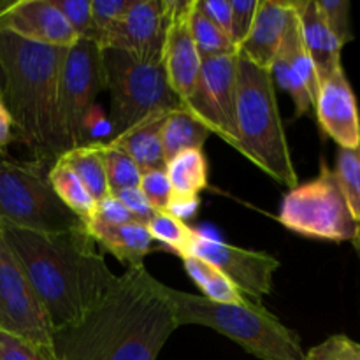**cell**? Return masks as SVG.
I'll use <instances>...</instances> for the list:
<instances>
[{
	"mask_svg": "<svg viewBox=\"0 0 360 360\" xmlns=\"http://www.w3.org/2000/svg\"><path fill=\"white\" fill-rule=\"evenodd\" d=\"M67 23L79 37L94 39L95 30L91 23V0H51Z\"/></svg>",
	"mask_w": 360,
	"mask_h": 360,
	"instance_id": "e575fe53",
	"label": "cell"
},
{
	"mask_svg": "<svg viewBox=\"0 0 360 360\" xmlns=\"http://www.w3.org/2000/svg\"><path fill=\"white\" fill-rule=\"evenodd\" d=\"M234 116V150L281 185L297 186V172L281 123L273 76L241 56H238L236 74Z\"/></svg>",
	"mask_w": 360,
	"mask_h": 360,
	"instance_id": "3957f363",
	"label": "cell"
},
{
	"mask_svg": "<svg viewBox=\"0 0 360 360\" xmlns=\"http://www.w3.org/2000/svg\"><path fill=\"white\" fill-rule=\"evenodd\" d=\"M271 76H273L274 83H278V86L283 88L294 98L297 116L309 115L315 109V102H313L308 88H306L304 81L297 76V72L288 65V62L280 53H278L276 60H274L273 67H271Z\"/></svg>",
	"mask_w": 360,
	"mask_h": 360,
	"instance_id": "1f68e13d",
	"label": "cell"
},
{
	"mask_svg": "<svg viewBox=\"0 0 360 360\" xmlns=\"http://www.w3.org/2000/svg\"><path fill=\"white\" fill-rule=\"evenodd\" d=\"M0 32L55 48H70L81 39L51 0H13L0 14Z\"/></svg>",
	"mask_w": 360,
	"mask_h": 360,
	"instance_id": "9a60e30c",
	"label": "cell"
},
{
	"mask_svg": "<svg viewBox=\"0 0 360 360\" xmlns=\"http://www.w3.org/2000/svg\"><path fill=\"white\" fill-rule=\"evenodd\" d=\"M0 231L41 301L53 336L83 322L118 278L86 227L35 232L0 225Z\"/></svg>",
	"mask_w": 360,
	"mask_h": 360,
	"instance_id": "6da1fadb",
	"label": "cell"
},
{
	"mask_svg": "<svg viewBox=\"0 0 360 360\" xmlns=\"http://www.w3.org/2000/svg\"><path fill=\"white\" fill-rule=\"evenodd\" d=\"M210 130L186 108L167 112L162 125V148L165 162L186 150H202Z\"/></svg>",
	"mask_w": 360,
	"mask_h": 360,
	"instance_id": "7402d4cb",
	"label": "cell"
},
{
	"mask_svg": "<svg viewBox=\"0 0 360 360\" xmlns=\"http://www.w3.org/2000/svg\"><path fill=\"white\" fill-rule=\"evenodd\" d=\"M334 176L354 220L360 221V146L340 148Z\"/></svg>",
	"mask_w": 360,
	"mask_h": 360,
	"instance_id": "f546056e",
	"label": "cell"
},
{
	"mask_svg": "<svg viewBox=\"0 0 360 360\" xmlns=\"http://www.w3.org/2000/svg\"><path fill=\"white\" fill-rule=\"evenodd\" d=\"M192 7L193 0H169V23L162 51L169 84L183 104L192 95L202 62L190 30Z\"/></svg>",
	"mask_w": 360,
	"mask_h": 360,
	"instance_id": "5bb4252c",
	"label": "cell"
},
{
	"mask_svg": "<svg viewBox=\"0 0 360 360\" xmlns=\"http://www.w3.org/2000/svg\"><path fill=\"white\" fill-rule=\"evenodd\" d=\"M105 90L111 98L109 139L150 116L185 108L174 94L162 62H146L122 49H102Z\"/></svg>",
	"mask_w": 360,
	"mask_h": 360,
	"instance_id": "8992f818",
	"label": "cell"
},
{
	"mask_svg": "<svg viewBox=\"0 0 360 360\" xmlns=\"http://www.w3.org/2000/svg\"><path fill=\"white\" fill-rule=\"evenodd\" d=\"M280 55L287 60L288 65H290L292 69L297 72V76L304 81L313 102H316V95H319V90H320V79H319V74H316L315 63H313L311 56H309V53L306 51L304 42H302L301 28H299V18H297V13H295L294 6H292L290 20H288L283 42H281Z\"/></svg>",
	"mask_w": 360,
	"mask_h": 360,
	"instance_id": "4316f807",
	"label": "cell"
},
{
	"mask_svg": "<svg viewBox=\"0 0 360 360\" xmlns=\"http://www.w3.org/2000/svg\"><path fill=\"white\" fill-rule=\"evenodd\" d=\"M69 48L39 44L11 32H0L2 101L14 123V134L35 160L58 158L56 91L63 56Z\"/></svg>",
	"mask_w": 360,
	"mask_h": 360,
	"instance_id": "7a4b0ae2",
	"label": "cell"
},
{
	"mask_svg": "<svg viewBox=\"0 0 360 360\" xmlns=\"http://www.w3.org/2000/svg\"><path fill=\"white\" fill-rule=\"evenodd\" d=\"M290 14V0H259L255 20L250 34L238 48V56L271 72V67L280 53Z\"/></svg>",
	"mask_w": 360,
	"mask_h": 360,
	"instance_id": "ac0fdd59",
	"label": "cell"
},
{
	"mask_svg": "<svg viewBox=\"0 0 360 360\" xmlns=\"http://www.w3.org/2000/svg\"><path fill=\"white\" fill-rule=\"evenodd\" d=\"M13 139H14L13 118H11L4 101L0 98V150L7 148V144L13 143Z\"/></svg>",
	"mask_w": 360,
	"mask_h": 360,
	"instance_id": "ee69618b",
	"label": "cell"
},
{
	"mask_svg": "<svg viewBox=\"0 0 360 360\" xmlns=\"http://www.w3.org/2000/svg\"><path fill=\"white\" fill-rule=\"evenodd\" d=\"M146 229L153 241H160L178 257L188 253L190 243L195 234L193 229H190L185 221L176 218L169 211H157L146 224Z\"/></svg>",
	"mask_w": 360,
	"mask_h": 360,
	"instance_id": "4dcf8cb0",
	"label": "cell"
},
{
	"mask_svg": "<svg viewBox=\"0 0 360 360\" xmlns=\"http://www.w3.org/2000/svg\"><path fill=\"white\" fill-rule=\"evenodd\" d=\"M11 4H13V0H0V14H2ZM2 90H4V74H2V69H0V97H2Z\"/></svg>",
	"mask_w": 360,
	"mask_h": 360,
	"instance_id": "f6af8a7d",
	"label": "cell"
},
{
	"mask_svg": "<svg viewBox=\"0 0 360 360\" xmlns=\"http://www.w3.org/2000/svg\"><path fill=\"white\" fill-rule=\"evenodd\" d=\"M236 74L238 53L200 62L199 76L185 108L218 137L236 146Z\"/></svg>",
	"mask_w": 360,
	"mask_h": 360,
	"instance_id": "8fae6325",
	"label": "cell"
},
{
	"mask_svg": "<svg viewBox=\"0 0 360 360\" xmlns=\"http://www.w3.org/2000/svg\"><path fill=\"white\" fill-rule=\"evenodd\" d=\"M139 188L157 211H167L172 199V186L165 169H153L141 176Z\"/></svg>",
	"mask_w": 360,
	"mask_h": 360,
	"instance_id": "d590c367",
	"label": "cell"
},
{
	"mask_svg": "<svg viewBox=\"0 0 360 360\" xmlns=\"http://www.w3.org/2000/svg\"><path fill=\"white\" fill-rule=\"evenodd\" d=\"M186 255H195L213 264L246 299L257 304H262L264 295L273 292L274 274L280 267V260L269 253L239 248L197 231Z\"/></svg>",
	"mask_w": 360,
	"mask_h": 360,
	"instance_id": "7c38bea8",
	"label": "cell"
},
{
	"mask_svg": "<svg viewBox=\"0 0 360 360\" xmlns=\"http://www.w3.org/2000/svg\"><path fill=\"white\" fill-rule=\"evenodd\" d=\"M84 227L97 241V245L125 264L127 269L141 266L153 243L146 225L139 221H130L125 225H105L90 220L84 224Z\"/></svg>",
	"mask_w": 360,
	"mask_h": 360,
	"instance_id": "ffe728a7",
	"label": "cell"
},
{
	"mask_svg": "<svg viewBox=\"0 0 360 360\" xmlns=\"http://www.w3.org/2000/svg\"><path fill=\"white\" fill-rule=\"evenodd\" d=\"M278 220L295 234L333 243L352 241L357 231L334 171L323 160L315 179L294 186L285 195Z\"/></svg>",
	"mask_w": 360,
	"mask_h": 360,
	"instance_id": "9c48e42d",
	"label": "cell"
},
{
	"mask_svg": "<svg viewBox=\"0 0 360 360\" xmlns=\"http://www.w3.org/2000/svg\"><path fill=\"white\" fill-rule=\"evenodd\" d=\"M172 197H199L207 186V162L202 150H186L165 164Z\"/></svg>",
	"mask_w": 360,
	"mask_h": 360,
	"instance_id": "d4e9b609",
	"label": "cell"
},
{
	"mask_svg": "<svg viewBox=\"0 0 360 360\" xmlns=\"http://www.w3.org/2000/svg\"><path fill=\"white\" fill-rule=\"evenodd\" d=\"M165 116L167 112L150 116L122 136L108 141L122 148L143 172L165 169L167 162H165L164 148H162V125H164Z\"/></svg>",
	"mask_w": 360,
	"mask_h": 360,
	"instance_id": "44dd1931",
	"label": "cell"
},
{
	"mask_svg": "<svg viewBox=\"0 0 360 360\" xmlns=\"http://www.w3.org/2000/svg\"><path fill=\"white\" fill-rule=\"evenodd\" d=\"M186 274L202 292V297L218 304H245L248 299L234 287L218 267L195 255H181Z\"/></svg>",
	"mask_w": 360,
	"mask_h": 360,
	"instance_id": "cb8c5ba5",
	"label": "cell"
},
{
	"mask_svg": "<svg viewBox=\"0 0 360 360\" xmlns=\"http://www.w3.org/2000/svg\"><path fill=\"white\" fill-rule=\"evenodd\" d=\"M169 0H132L122 18L98 41L102 49H122L146 62H162Z\"/></svg>",
	"mask_w": 360,
	"mask_h": 360,
	"instance_id": "4fadbf2b",
	"label": "cell"
},
{
	"mask_svg": "<svg viewBox=\"0 0 360 360\" xmlns=\"http://www.w3.org/2000/svg\"><path fill=\"white\" fill-rule=\"evenodd\" d=\"M190 30H192L193 42L197 46V51H199L200 60L211 58V56L218 55H231L236 51V46L232 42L231 35L225 34L224 30L217 27L214 23H211L195 6V0H193L192 7V16H190Z\"/></svg>",
	"mask_w": 360,
	"mask_h": 360,
	"instance_id": "83f0119b",
	"label": "cell"
},
{
	"mask_svg": "<svg viewBox=\"0 0 360 360\" xmlns=\"http://www.w3.org/2000/svg\"><path fill=\"white\" fill-rule=\"evenodd\" d=\"M199 202V197H172L171 202H169L167 211L171 214H174L176 218L185 221L186 218L193 217V214L197 213Z\"/></svg>",
	"mask_w": 360,
	"mask_h": 360,
	"instance_id": "7bdbcfd3",
	"label": "cell"
},
{
	"mask_svg": "<svg viewBox=\"0 0 360 360\" xmlns=\"http://www.w3.org/2000/svg\"><path fill=\"white\" fill-rule=\"evenodd\" d=\"M60 157L69 164L74 174L79 178L84 188L91 195L95 202L108 197L109 185L108 176H105V165L104 157H102V143L101 141H94V143H84L81 146L74 148V150L65 151Z\"/></svg>",
	"mask_w": 360,
	"mask_h": 360,
	"instance_id": "603a6c76",
	"label": "cell"
},
{
	"mask_svg": "<svg viewBox=\"0 0 360 360\" xmlns=\"http://www.w3.org/2000/svg\"><path fill=\"white\" fill-rule=\"evenodd\" d=\"M0 360H58L55 347L34 343L0 330Z\"/></svg>",
	"mask_w": 360,
	"mask_h": 360,
	"instance_id": "d6a6232c",
	"label": "cell"
},
{
	"mask_svg": "<svg viewBox=\"0 0 360 360\" xmlns=\"http://www.w3.org/2000/svg\"><path fill=\"white\" fill-rule=\"evenodd\" d=\"M0 330L55 347L53 329L41 301L0 231Z\"/></svg>",
	"mask_w": 360,
	"mask_h": 360,
	"instance_id": "30bf717a",
	"label": "cell"
},
{
	"mask_svg": "<svg viewBox=\"0 0 360 360\" xmlns=\"http://www.w3.org/2000/svg\"><path fill=\"white\" fill-rule=\"evenodd\" d=\"M308 359L360 360V345L347 336H330L319 347L308 352Z\"/></svg>",
	"mask_w": 360,
	"mask_h": 360,
	"instance_id": "74e56055",
	"label": "cell"
},
{
	"mask_svg": "<svg viewBox=\"0 0 360 360\" xmlns=\"http://www.w3.org/2000/svg\"><path fill=\"white\" fill-rule=\"evenodd\" d=\"M316 120L323 132L336 141L340 148L360 146V118L354 90L343 72V67L320 83L315 102Z\"/></svg>",
	"mask_w": 360,
	"mask_h": 360,
	"instance_id": "e0dca14e",
	"label": "cell"
},
{
	"mask_svg": "<svg viewBox=\"0 0 360 360\" xmlns=\"http://www.w3.org/2000/svg\"><path fill=\"white\" fill-rule=\"evenodd\" d=\"M132 0H91V23L95 30V41H101L102 35L125 14Z\"/></svg>",
	"mask_w": 360,
	"mask_h": 360,
	"instance_id": "8d00e7d4",
	"label": "cell"
},
{
	"mask_svg": "<svg viewBox=\"0 0 360 360\" xmlns=\"http://www.w3.org/2000/svg\"><path fill=\"white\" fill-rule=\"evenodd\" d=\"M0 225L35 232H63L84 227L53 192L46 162L0 158Z\"/></svg>",
	"mask_w": 360,
	"mask_h": 360,
	"instance_id": "52a82bcc",
	"label": "cell"
},
{
	"mask_svg": "<svg viewBox=\"0 0 360 360\" xmlns=\"http://www.w3.org/2000/svg\"><path fill=\"white\" fill-rule=\"evenodd\" d=\"M316 6L341 46L354 39L350 28V2L348 0H316Z\"/></svg>",
	"mask_w": 360,
	"mask_h": 360,
	"instance_id": "836d02e7",
	"label": "cell"
},
{
	"mask_svg": "<svg viewBox=\"0 0 360 360\" xmlns=\"http://www.w3.org/2000/svg\"><path fill=\"white\" fill-rule=\"evenodd\" d=\"M160 281L144 264L129 267L111 290L76 327L56 333L53 345L58 360H105L118 348L158 290Z\"/></svg>",
	"mask_w": 360,
	"mask_h": 360,
	"instance_id": "5b68a950",
	"label": "cell"
},
{
	"mask_svg": "<svg viewBox=\"0 0 360 360\" xmlns=\"http://www.w3.org/2000/svg\"><path fill=\"white\" fill-rule=\"evenodd\" d=\"M105 88L102 48L81 37L67 49L56 91V146L58 157L86 143V120L95 98Z\"/></svg>",
	"mask_w": 360,
	"mask_h": 360,
	"instance_id": "ba28073f",
	"label": "cell"
},
{
	"mask_svg": "<svg viewBox=\"0 0 360 360\" xmlns=\"http://www.w3.org/2000/svg\"><path fill=\"white\" fill-rule=\"evenodd\" d=\"M299 18V28L304 42L306 51L315 63L320 83L341 69V49L343 46L330 32L329 25L323 20L316 0H292Z\"/></svg>",
	"mask_w": 360,
	"mask_h": 360,
	"instance_id": "d6986e66",
	"label": "cell"
},
{
	"mask_svg": "<svg viewBox=\"0 0 360 360\" xmlns=\"http://www.w3.org/2000/svg\"><path fill=\"white\" fill-rule=\"evenodd\" d=\"M101 143L109 192L116 193L120 190L137 188L141 183V176H143L139 165L111 141H101Z\"/></svg>",
	"mask_w": 360,
	"mask_h": 360,
	"instance_id": "f1b7e54d",
	"label": "cell"
},
{
	"mask_svg": "<svg viewBox=\"0 0 360 360\" xmlns=\"http://www.w3.org/2000/svg\"><path fill=\"white\" fill-rule=\"evenodd\" d=\"M48 183L51 185L53 192L56 193L60 200L76 214L83 224H86L91 218L95 210V200L84 188L72 169L69 167L62 157L55 158L48 169Z\"/></svg>",
	"mask_w": 360,
	"mask_h": 360,
	"instance_id": "484cf974",
	"label": "cell"
},
{
	"mask_svg": "<svg viewBox=\"0 0 360 360\" xmlns=\"http://www.w3.org/2000/svg\"><path fill=\"white\" fill-rule=\"evenodd\" d=\"M195 6L211 23L231 35L232 4L231 0H195Z\"/></svg>",
	"mask_w": 360,
	"mask_h": 360,
	"instance_id": "b9f144b4",
	"label": "cell"
},
{
	"mask_svg": "<svg viewBox=\"0 0 360 360\" xmlns=\"http://www.w3.org/2000/svg\"><path fill=\"white\" fill-rule=\"evenodd\" d=\"M308 360H333V359H308Z\"/></svg>",
	"mask_w": 360,
	"mask_h": 360,
	"instance_id": "7dc6e473",
	"label": "cell"
},
{
	"mask_svg": "<svg viewBox=\"0 0 360 360\" xmlns=\"http://www.w3.org/2000/svg\"><path fill=\"white\" fill-rule=\"evenodd\" d=\"M352 243H354L355 250H357V253L360 257V221L357 224V231H355V236H354V239H352Z\"/></svg>",
	"mask_w": 360,
	"mask_h": 360,
	"instance_id": "bcb514c9",
	"label": "cell"
},
{
	"mask_svg": "<svg viewBox=\"0 0 360 360\" xmlns=\"http://www.w3.org/2000/svg\"><path fill=\"white\" fill-rule=\"evenodd\" d=\"M179 327L172 306L165 294V285H158L144 311L122 343L105 360H157L171 334Z\"/></svg>",
	"mask_w": 360,
	"mask_h": 360,
	"instance_id": "2e32d148",
	"label": "cell"
},
{
	"mask_svg": "<svg viewBox=\"0 0 360 360\" xmlns=\"http://www.w3.org/2000/svg\"><path fill=\"white\" fill-rule=\"evenodd\" d=\"M232 4V27L231 39L236 46V51L250 34L253 20H255L259 0H231Z\"/></svg>",
	"mask_w": 360,
	"mask_h": 360,
	"instance_id": "f35d334b",
	"label": "cell"
},
{
	"mask_svg": "<svg viewBox=\"0 0 360 360\" xmlns=\"http://www.w3.org/2000/svg\"><path fill=\"white\" fill-rule=\"evenodd\" d=\"M165 294L179 326L210 327L260 360H308L299 334L264 304L250 299L245 304H218L171 287H165Z\"/></svg>",
	"mask_w": 360,
	"mask_h": 360,
	"instance_id": "277c9868",
	"label": "cell"
},
{
	"mask_svg": "<svg viewBox=\"0 0 360 360\" xmlns=\"http://www.w3.org/2000/svg\"><path fill=\"white\" fill-rule=\"evenodd\" d=\"M90 220L101 221V224L105 225H125L130 224V221H136L132 214L129 213V210L123 206L122 200L116 195H112V193H109L108 197L95 202V210Z\"/></svg>",
	"mask_w": 360,
	"mask_h": 360,
	"instance_id": "ab89813d",
	"label": "cell"
},
{
	"mask_svg": "<svg viewBox=\"0 0 360 360\" xmlns=\"http://www.w3.org/2000/svg\"><path fill=\"white\" fill-rule=\"evenodd\" d=\"M112 195L118 197L120 200L123 202V206L129 210V213L132 214V218L139 224L146 225L151 218L155 217L157 210L151 206L150 200L146 199V195L143 193V190L137 186V188H127V190H120V192L112 193Z\"/></svg>",
	"mask_w": 360,
	"mask_h": 360,
	"instance_id": "60d3db41",
	"label": "cell"
}]
</instances>
